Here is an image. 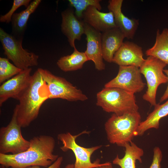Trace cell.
<instances>
[{"instance_id": "e0dca14e", "label": "cell", "mask_w": 168, "mask_h": 168, "mask_svg": "<svg viewBox=\"0 0 168 168\" xmlns=\"http://www.w3.org/2000/svg\"><path fill=\"white\" fill-rule=\"evenodd\" d=\"M125 38L124 34L117 27L101 33L102 54L105 61L112 62L114 54L123 44Z\"/></svg>"}, {"instance_id": "d6986e66", "label": "cell", "mask_w": 168, "mask_h": 168, "mask_svg": "<svg viewBox=\"0 0 168 168\" xmlns=\"http://www.w3.org/2000/svg\"><path fill=\"white\" fill-rule=\"evenodd\" d=\"M41 2V0L33 1L25 10L13 14L11 21L12 35L17 38L23 39L28 20Z\"/></svg>"}, {"instance_id": "f546056e", "label": "cell", "mask_w": 168, "mask_h": 168, "mask_svg": "<svg viewBox=\"0 0 168 168\" xmlns=\"http://www.w3.org/2000/svg\"><path fill=\"white\" fill-rule=\"evenodd\" d=\"M74 165L73 164H69L67 165L65 168H74Z\"/></svg>"}, {"instance_id": "8fae6325", "label": "cell", "mask_w": 168, "mask_h": 168, "mask_svg": "<svg viewBox=\"0 0 168 168\" xmlns=\"http://www.w3.org/2000/svg\"><path fill=\"white\" fill-rule=\"evenodd\" d=\"M31 71V68L22 70L1 84L0 86V106L10 98L19 100L30 82Z\"/></svg>"}, {"instance_id": "44dd1931", "label": "cell", "mask_w": 168, "mask_h": 168, "mask_svg": "<svg viewBox=\"0 0 168 168\" xmlns=\"http://www.w3.org/2000/svg\"><path fill=\"white\" fill-rule=\"evenodd\" d=\"M145 54L160 59L168 66V28H164L161 33L159 30H157L155 43L146 51Z\"/></svg>"}, {"instance_id": "ba28073f", "label": "cell", "mask_w": 168, "mask_h": 168, "mask_svg": "<svg viewBox=\"0 0 168 168\" xmlns=\"http://www.w3.org/2000/svg\"><path fill=\"white\" fill-rule=\"evenodd\" d=\"M89 132L84 131L76 135H73L70 132L61 133L58 134V139L61 141L63 146L60 147L63 152L71 150L75 157L74 168H96L104 164L100 163L99 159L92 162L91 158L92 154L100 148L101 145L86 148L81 146L76 142V138L82 134H89Z\"/></svg>"}, {"instance_id": "cb8c5ba5", "label": "cell", "mask_w": 168, "mask_h": 168, "mask_svg": "<svg viewBox=\"0 0 168 168\" xmlns=\"http://www.w3.org/2000/svg\"><path fill=\"white\" fill-rule=\"evenodd\" d=\"M22 70L12 64L7 58H0V83L19 73Z\"/></svg>"}, {"instance_id": "ac0fdd59", "label": "cell", "mask_w": 168, "mask_h": 168, "mask_svg": "<svg viewBox=\"0 0 168 168\" xmlns=\"http://www.w3.org/2000/svg\"><path fill=\"white\" fill-rule=\"evenodd\" d=\"M168 115V99L164 103H158L154 106L152 111L144 120L140 123L135 132V136H142L147 131L151 128L158 129L160 120Z\"/></svg>"}, {"instance_id": "277c9868", "label": "cell", "mask_w": 168, "mask_h": 168, "mask_svg": "<svg viewBox=\"0 0 168 168\" xmlns=\"http://www.w3.org/2000/svg\"><path fill=\"white\" fill-rule=\"evenodd\" d=\"M96 105L118 115L138 111L134 94L116 87H105L96 94Z\"/></svg>"}, {"instance_id": "30bf717a", "label": "cell", "mask_w": 168, "mask_h": 168, "mask_svg": "<svg viewBox=\"0 0 168 168\" xmlns=\"http://www.w3.org/2000/svg\"><path fill=\"white\" fill-rule=\"evenodd\" d=\"M141 74L137 67L119 66L117 76L105 84L104 87L118 88L133 94L140 92L146 85Z\"/></svg>"}, {"instance_id": "7402d4cb", "label": "cell", "mask_w": 168, "mask_h": 168, "mask_svg": "<svg viewBox=\"0 0 168 168\" xmlns=\"http://www.w3.org/2000/svg\"><path fill=\"white\" fill-rule=\"evenodd\" d=\"M88 61L85 52L78 51L75 47L72 54L61 57L57 64L61 70L68 72L81 69L84 63Z\"/></svg>"}, {"instance_id": "4316f807", "label": "cell", "mask_w": 168, "mask_h": 168, "mask_svg": "<svg viewBox=\"0 0 168 168\" xmlns=\"http://www.w3.org/2000/svg\"><path fill=\"white\" fill-rule=\"evenodd\" d=\"M63 160V157L59 156L57 159L51 165L46 168H60L61 166ZM28 168H41L39 166H33Z\"/></svg>"}, {"instance_id": "d4e9b609", "label": "cell", "mask_w": 168, "mask_h": 168, "mask_svg": "<svg viewBox=\"0 0 168 168\" xmlns=\"http://www.w3.org/2000/svg\"><path fill=\"white\" fill-rule=\"evenodd\" d=\"M30 0H14L11 9L7 13L0 16V22L9 23L11 21L12 17L15 11L22 6L26 8L30 4Z\"/></svg>"}, {"instance_id": "5bb4252c", "label": "cell", "mask_w": 168, "mask_h": 168, "mask_svg": "<svg viewBox=\"0 0 168 168\" xmlns=\"http://www.w3.org/2000/svg\"><path fill=\"white\" fill-rule=\"evenodd\" d=\"M61 30L67 37L70 46L76 47L75 40H80L84 34V22L76 17L75 12L71 8L66 9L61 13Z\"/></svg>"}, {"instance_id": "ffe728a7", "label": "cell", "mask_w": 168, "mask_h": 168, "mask_svg": "<svg viewBox=\"0 0 168 168\" xmlns=\"http://www.w3.org/2000/svg\"><path fill=\"white\" fill-rule=\"evenodd\" d=\"M125 154L122 158L118 155L112 161L114 164L119 166L121 168H136L135 163L137 161L142 162V157L144 151L132 141L124 146Z\"/></svg>"}, {"instance_id": "2e32d148", "label": "cell", "mask_w": 168, "mask_h": 168, "mask_svg": "<svg viewBox=\"0 0 168 168\" xmlns=\"http://www.w3.org/2000/svg\"><path fill=\"white\" fill-rule=\"evenodd\" d=\"M123 0H110L108 8L113 14L117 27L128 39H132L139 24L138 20L130 18L125 16L122 11Z\"/></svg>"}, {"instance_id": "4fadbf2b", "label": "cell", "mask_w": 168, "mask_h": 168, "mask_svg": "<svg viewBox=\"0 0 168 168\" xmlns=\"http://www.w3.org/2000/svg\"><path fill=\"white\" fill-rule=\"evenodd\" d=\"M142 48L130 42H124L114 54L112 62L119 66H133L140 68L145 62Z\"/></svg>"}, {"instance_id": "83f0119b", "label": "cell", "mask_w": 168, "mask_h": 168, "mask_svg": "<svg viewBox=\"0 0 168 168\" xmlns=\"http://www.w3.org/2000/svg\"><path fill=\"white\" fill-rule=\"evenodd\" d=\"M163 72L167 77L168 85L165 92L160 98V102L161 103L162 102L168 98V69H164Z\"/></svg>"}, {"instance_id": "3957f363", "label": "cell", "mask_w": 168, "mask_h": 168, "mask_svg": "<svg viewBox=\"0 0 168 168\" xmlns=\"http://www.w3.org/2000/svg\"><path fill=\"white\" fill-rule=\"evenodd\" d=\"M138 111L118 115L113 114L105 124V129L109 142L124 147L132 142L141 122Z\"/></svg>"}, {"instance_id": "7a4b0ae2", "label": "cell", "mask_w": 168, "mask_h": 168, "mask_svg": "<svg viewBox=\"0 0 168 168\" xmlns=\"http://www.w3.org/2000/svg\"><path fill=\"white\" fill-rule=\"evenodd\" d=\"M48 99V90L37 69L32 75L29 85L15 106L17 121L21 128L28 127L37 119L41 106Z\"/></svg>"}, {"instance_id": "6da1fadb", "label": "cell", "mask_w": 168, "mask_h": 168, "mask_svg": "<svg viewBox=\"0 0 168 168\" xmlns=\"http://www.w3.org/2000/svg\"><path fill=\"white\" fill-rule=\"evenodd\" d=\"M26 151L16 154L0 153V164L6 168H28L33 166L48 167L59 157L54 154L55 140L52 136L40 135L30 140Z\"/></svg>"}, {"instance_id": "9c48e42d", "label": "cell", "mask_w": 168, "mask_h": 168, "mask_svg": "<svg viewBox=\"0 0 168 168\" xmlns=\"http://www.w3.org/2000/svg\"><path fill=\"white\" fill-rule=\"evenodd\" d=\"M17 109L14 108L12 119L6 126L0 128V153L16 154L26 150L30 142L23 137L18 124Z\"/></svg>"}, {"instance_id": "603a6c76", "label": "cell", "mask_w": 168, "mask_h": 168, "mask_svg": "<svg viewBox=\"0 0 168 168\" xmlns=\"http://www.w3.org/2000/svg\"><path fill=\"white\" fill-rule=\"evenodd\" d=\"M100 0H68L69 5L75 9V13L78 19L82 20L83 12L90 6H93L100 11Z\"/></svg>"}, {"instance_id": "8992f818", "label": "cell", "mask_w": 168, "mask_h": 168, "mask_svg": "<svg viewBox=\"0 0 168 168\" xmlns=\"http://www.w3.org/2000/svg\"><path fill=\"white\" fill-rule=\"evenodd\" d=\"M47 87L49 99H61L69 101H85L88 99L82 91L65 79L42 68L38 69Z\"/></svg>"}, {"instance_id": "484cf974", "label": "cell", "mask_w": 168, "mask_h": 168, "mask_svg": "<svg viewBox=\"0 0 168 168\" xmlns=\"http://www.w3.org/2000/svg\"><path fill=\"white\" fill-rule=\"evenodd\" d=\"M152 161L149 168H161V163L162 158V153L160 148L155 147L153 150Z\"/></svg>"}, {"instance_id": "f1b7e54d", "label": "cell", "mask_w": 168, "mask_h": 168, "mask_svg": "<svg viewBox=\"0 0 168 168\" xmlns=\"http://www.w3.org/2000/svg\"><path fill=\"white\" fill-rule=\"evenodd\" d=\"M96 168H113L112 164L110 162L105 163L103 165L98 166Z\"/></svg>"}, {"instance_id": "7c38bea8", "label": "cell", "mask_w": 168, "mask_h": 168, "mask_svg": "<svg viewBox=\"0 0 168 168\" xmlns=\"http://www.w3.org/2000/svg\"><path fill=\"white\" fill-rule=\"evenodd\" d=\"M84 30L87 41V47L84 52L89 60L93 62L96 69L99 71L103 70L105 68V65L103 60L101 33L85 22Z\"/></svg>"}, {"instance_id": "5b68a950", "label": "cell", "mask_w": 168, "mask_h": 168, "mask_svg": "<svg viewBox=\"0 0 168 168\" xmlns=\"http://www.w3.org/2000/svg\"><path fill=\"white\" fill-rule=\"evenodd\" d=\"M23 39H18L0 28V40L7 58L23 70L38 65L39 56L22 47Z\"/></svg>"}, {"instance_id": "9a60e30c", "label": "cell", "mask_w": 168, "mask_h": 168, "mask_svg": "<svg viewBox=\"0 0 168 168\" xmlns=\"http://www.w3.org/2000/svg\"><path fill=\"white\" fill-rule=\"evenodd\" d=\"M82 20L101 33L117 27L112 12H103L93 6L89 7L83 12Z\"/></svg>"}, {"instance_id": "52a82bcc", "label": "cell", "mask_w": 168, "mask_h": 168, "mask_svg": "<svg viewBox=\"0 0 168 168\" xmlns=\"http://www.w3.org/2000/svg\"><path fill=\"white\" fill-rule=\"evenodd\" d=\"M166 65L160 59L149 56L139 68L141 74L146 78L147 87L142 98L152 106H154L157 104L156 96L158 86L167 82V77L163 72Z\"/></svg>"}]
</instances>
